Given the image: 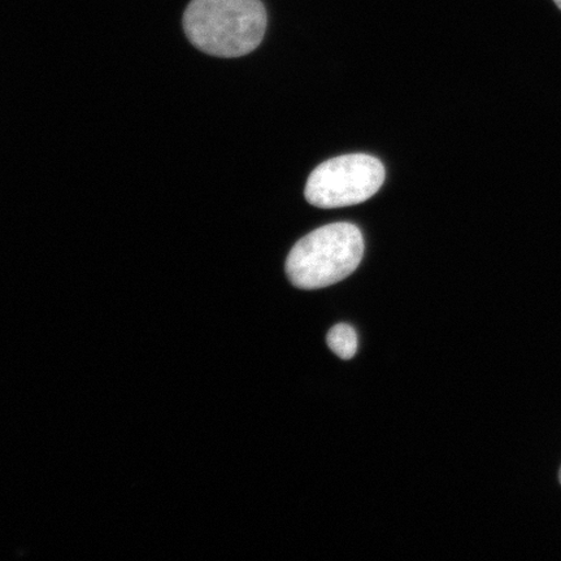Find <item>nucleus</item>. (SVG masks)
I'll list each match as a JSON object with an SVG mask.
<instances>
[{"instance_id":"4","label":"nucleus","mask_w":561,"mask_h":561,"mask_svg":"<svg viewBox=\"0 0 561 561\" xmlns=\"http://www.w3.org/2000/svg\"><path fill=\"white\" fill-rule=\"evenodd\" d=\"M329 348L343 360L354 357L357 350V335L353 327L339 324L329 331L327 336Z\"/></svg>"},{"instance_id":"1","label":"nucleus","mask_w":561,"mask_h":561,"mask_svg":"<svg viewBox=\"0 0 561 561\" xmlns=\"http://www.w3.org/2000/svg\"><path fill=\"white\" fill-rule=\"evenodd\" d=\"M266 21L262 0H192L182 24L202 53L240 58L262 44Z\"/></svg>"},{"instance_id":"5","label":"nucleus","mask_w":561,"mask_h":561,"mask_svg":"<svg viewBox=\"0 0 561 561\" xmlns=\"http://www.w3.org/2000/svg\"><path fill=\"white\" fill-rule=\"evenodd\" d=\"M556 2L558 9L561 11V0H553Z\"/></svg>"},{"instance_id":"2","label":"nucleus","mask_w":561,"mask_h":561,"mask_svg":"<svg viewBox=\"0 0 561 561\" xmlns=\"http://www.w3.org/2000/svg\"><path fill=\"white\" fill-rule=\"evenodd\" d=\"M363 255L359 228L350 222L329 224L294 245L287 256L286 275L298 289H322L353 275Z\"/></svg>"},{"instance_id":"3","label":"nucleus","mask_w":561,"mask_h":561,"mask_svg":"<svg viewBox=\"0 0 561 561\" xmlns=\"http://www.w3.org/2000/svg\"><path fill=\"white\" fill-rule=\"evenodd\" d=\"M385 175L381 160L366 153L329 159L308 178L306 199L325 209L360 205L380 191Z\"/></svg>"},{"instance_id":"6","label":"nucleus","mask_w":561,"mask_h":561,"mask_svg":"<svg viewBox=\"0 0 561 561\" xmlns=\"http://www.w3.org/2000/svg\"><path fill=\"white\" fill-rule=\"evenodd\" d=\"M559 481L561 483V468H560V472H559Z\"/></svg>"}]
</instances>
